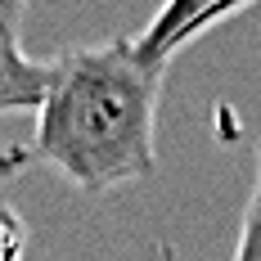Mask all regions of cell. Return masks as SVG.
I'll list each match as a JSON object with an SVG mask.
<instances>
[{
    "label": "cell",
    "mask_w": 261,
    "mask_h": 261,
    "mask_svg": "<svg viewBox=\"0 0 261 261\" xmlns=\"http://www.w3.org/2000/svg\"><path fill=\"white\" fill-rule=\"evenodd\" d=\"M27 248V225L14 207H0V261H23Z\"/></svg>",
    "instance_id": "cell-5"
},
{
    "label": "cell",
    "mask_w": 261,
    "mask_h": 261,
    "mask_svg": "<svg viewBox=\"0 0 261 261\" xmlns=\"http://www.w3.org/2000/svg\"><path fill=\"white\" fill-rule=\"evenodd\" d=\"M32 162H36L32 149H18V144H14V149H0V180H14V176L27 171Z\"/></svg>",
    "instance_id": "cell-6"
},
{
    "label": "cell",
    "mask_w": 261,
    "mask_h": 261,
    "mask_svg": "<svg viewBox=\"0 0 261 261\" xmlns=\"http://www.w3.org/2000/svg\"><path fill=\"white\" fill-rule=\"evenodd\" d=\"M234 261H261V180L248 194V207L239 221V243H234Z\"/></svg>",
    "instance_id": "cell-4"
},
{
    "label": "cell",
    "mask_w": 261,
    "mask_h": 261,
    "mask_svg": "<svg viewBox=\"0 0 261 261\" xmlns=\"http://www.w3.org/2000/svg\"><path fill=\"white\" fill-rule=\"evenodd\" d=\"M257 180H261V144H257Z\"/></svg>",
    "instance_id": "cell-8"
},
{
    "label": "cell",
    "mask_w": 261,
    "mask_h": 261,
    "mask_svg": "<svg viewBox=\"0 0 261 261\" xmlns=\"http://www.w3.org/2000/svg\"><path fill=\"white\" fill-rule=\"evenodd\" d=\"M248 5H257V0H162L158 14L144 23V32L130 36L135 41V54L144 63H153V68H167L189 41L207 36L216 23L243 14Z\"/></svg>",
    "instance_id": "cell-2"
},
{
    "label": "cell",
    "mask_w": 261,
    "mask_h": 261,
    "mask_svg": "<svg viewBox=\"0 0 261 261\" xmlns=\"http://www.w3.org/2000/svg\"><path fill=\"white\" fill-rule=\"evenodd\" d=\"M162 72L167 68L144 63L126 36L59 54L36 104L32 158L81 194L144 180L158 162Z\"/></svg>",
    "instance_id": "cell-1"
},
{
    "label": "cell",
    "mask_w": 261,
    "mask_h": 261,
    "mask_svg": "<svg viewBox=\"0 0 261 261\" xmlns=\"http://www.w3.org/2000/svg\"><path fill=\"white\" fill-rule=\"evenodd\" d=\"M27 5L32 0H0V27L9 32V36H18V27L27 18Z\"/></svg>",
    "instance_id": "cell-7"
},
{
    "label": "cell",
    "mask_w": 261,
    "mask_h": 261,
    "mask_svg": "<svg viewBox=\"0 0 261 261\" xmlns=\"http://www.w3.org/2000/svg\"><path fill=\"white\" fill-rule=\"evenodd\" d=\"M45 72H50V63L32 59L18 45V36H9L0 27V117L36 113L41 95H45Z\"/></svg>",
    "instance_id": "cell-3"
}]
</instances>
